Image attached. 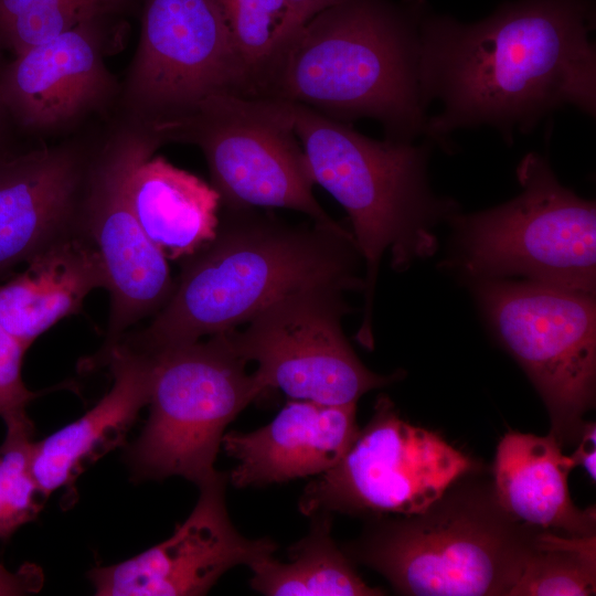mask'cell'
Returning <instances> with one entry per match:
<instances>
[{
	"mask_svg": "<svg viewBox=\"0 0 596 596\" xmlns=\"http://www.w3.org/2000/svg\"><path fill=\"white\" fill-rule=\"evenodd\" d=\"M3 57L1 55L0 51V74L2 71V67L4 65ZM14 126L0 96V157L3 155H7L9 152H12V150L8 146V136L10 131V127Z\"/></svg>",
	"mask_w": 596,
	"mask_h": 596,
	"instance_id": "obj_31",
	"label": "cell"
},
{
	"mask_svg": "<svg viewBox=\"0 0 596 596\" xmlns=\"http://www.w3.org/2000/svg\"><path fill=\"white\" fill-rule=\"evenodd\" d=\"M159 145L149 129L123 134L89 163L84 230L102 259L109 315L104 342L81 362L83 372L102 368L108 352L129 329L158 312L173 290L167 258L143 233L130 199L134 170Z\"/></svg>",
	"mask_w": 596,
	"mask_h": 596,
	"instance_id": "obj_12",
	"label": "cell"
},
{
	"mask_svg": "<svg viewBox=\"0 0 596 596\" xmlns=\"http://www.w3.org/2000/svg\"><path fill=\"white\" fill-rule=\"evenodd\" d=\"M592 14L585 0H520L473 24L421 20L424 93L443 103L425 132L481 124L526 129L566 104L595 115Z\"/></svg>",
	"mask_w": 596,
	"mask_h": 596,
	"instance_id": "obj_1",
	"label": "cell"
},
{
	"mask_svg": "<svg viewBox=\"0 0 596 596\" xmlns=\"http://www.w3.org/2000/svg\"><path fill=\"white\" fill-rule=\"evenodd\" d=\"M307 535L288 549L287 563L274 556L253 566L251 587L269 596L324 595L379 596L384 590L369 586L331 536V513L311 515Z\"/></svg>",
	"mask_w": 596,
	"mask_h": 596,
	"instance_id": "obj_22",
	"label": "cell"
},
{
	"mask_svg": "<svg viewBox=\"0 0 596 596\" xmlns=\"http://www.w3.org/2000/svg\"><path fill=\"white\" fill-rule=\"evenodd\" d=\"M477 464L435 432L403 419L386 396L354 441L328 471L305 488L299 510L366 520L425 511Z\"/></svg>",
	"mask_w": 596,
	"mask_h": 596,
	"instance_id": "obj_10",
	"label": "cell"
},
{
	"mask_svg": "<svg viewBox=\"0 0 596 596\" xmlns=\"http://www.w3.org/2000/svg\"><path fill=\"white\" fill-rule=\"evenodd\" d=\"M296 135L306 153L315 184L345 210L365 266L363 318L356 339L373 343L372 309L379 266L391 254L395 270L432 255L435 226L456 214L450 200L429 189L428 147L385 138L375 140L350 124L292 103Z\"/></svg>",
	"mask_w": 596,
	"mask_h": 596,
	"instance_id": "obj_4",
	"label": "cell"
},
{
	"mask_svg": "<svg viewBox=\"0 0 596 596\" xmlns=\"http://www.w3.org/2000/svg\"><path fill=\"white\" fill-rule=\"evenodd\" d=\"M352 233L294 224L258 207H223L212 241L183 258L167 302L121 343L150 355L236 329L274 301L333 284L363 291Z\"/></svg>",
	"mask_w": 596,
	"mask_h": 596,
	"instance_id": "obj_2",
	"label": "cell"
},
{
	"mask_svg": "<svg viewBox=\"0 0 596 596\" xmlns=\"http://www.w3.org/2000/svg\"><path fill=\"white\" fill-rule=\"evenodd\" d=\"M2 419L7 430L0 446V540H8L38 517L46 498L31 470L33 423L25 411Z\"/></svg>",
	"mask_w": 596,
	"mask_h": 596,
	"instance_id": "obj_25",
	"label": "cell"
},
{
	"mask_svg": "<svg viewBox=\"0 0 596 596\" xmlns=\"http://www.w3.org/2000/svg\"><path fill=\"white\" fill-rule=\"evenodd\" d=\"M522 192L482 212L450 219L455 263L477 279L526 280L595 295L596 207L556 179L545 158L518 166Z\"/></svg>",
	"mask_w": 596,
	"mask_h": 596,
	"instance_id": "obj_6",
	"label": "cell"
},
{
	"mask_svg": "<svg viewBox=\"0 0 596 596\" xmlns=\"http://www.w3.org/2000/svg\"><path fill=\"white\" fill-rule=\"evenodd\" d=\"M0 283V324L26 349L62 319L77 315L95 289H106L102 259L84 236L60 242Z\"/></svg>",
	"mask_w": 596,
	"mask_h": 596,
	"instance_id": "obj_20",
	"label": "cell"
},
{
	"mask_svg": "<svg viewBox=\"0 0 596 596\" xmlns=\"http://www.w3.org/2000/svg\"><path fill=\"white\" fill-rule=\"evenodd\" d=\"M129 0H0V25L22 22L50 33L119 11Z\"/></svg>",
	"mask_w": 596,
	"mask_h": 596,
	"instance_id": "obj_26",
	"label": "cell"
},
{
	"mask_svg": "<svg viewBox=\"0 0 596 596\" xmlns=\"http://www.w3.org/2000/svg\"><path fill=\"white\" fill-rule=\"evenodd\" d=\"M130 199L143 233L167 259L192 255L216 234L219 192L162 157L149 156L137 164Z\"/></svg>",
	"mask_w": 596,
	"mask_h": 596,
	"instance_id": "obj_21",
	"label": "cell"
},
{
	"mask_svg": "<svg viewBox=\"0 0 596 596\" xmlns=\"http://www.w3.org/2000/svg\"><path fill=\"white\" fill-rule=\"evenodd\" d=\"M473 470L425 511L369 519L341 547L411 596H509L542 529L499 503Z\"/></svg>",
	"mask_w": 596,
	"mask_h": 596,
	"instance_id": "obj_5",
	"label": "cell"
},
{
	"mask_svg": "<svg viewBox=\"0 0 596 596\" xmlns=\"http://www.w3.org/2000/svg\"><path fill=\"white\" fill-rule=\"evenodd\" d=\"M104 366L113 375L108 393L79 418L33 443L31 470L45 498L60 489H73L86 468L124 444L148 405L152 355L118 343L108 352Z\"/></svg>",
	"mask_w": 596,
	"mask_h": 596,
	"instance_id": "obj_18",
	"label": "cell"
},
{
	"mask_svg": "<svg viewBox=\"0 0 596 596\" xmlns=\"http://www.w3.org/2000/svg\"><path fill=\"white\" fill-rule=\"evenodd\" d=\"M149 417L125 450L132 479H214L225 428L266 391L235 350L230 331L153 354Z\"/></svg>",
	"mask_w": 596,
	"mask_h": 596,
	"instance_id": "obj_7",
	"label": "cell"
},
{
	"mask_svg": "<svg viewBox=\"0 0 596 596\" xmlns=\"http://www.w3.org/2000/svg\"><path fill=\"white\" fill-rule=\"evenodd\" d=\"M228 476L220 472L199 487L190 515L166 541L120 563L92 568L98 596L205 595L228 570L274 555L276 543L248 539L233 525L226 503Z\"/></svg>",
	"mask_w": 596,
	"mask_h": 596,
	"instance_id": "obj_14",
	"label": "cell"
},
{
	"mask_svg": "<svg viewBox=\"0 0 596 596\" xmlns=\"http://www.w3.org/2000/svg\"><path fill=\"white\" fill-rule=\"evenodd\" d=\"M221 93L244 95V79L215 0H145L128 97L146 125Z\"/></svg>",
	"mask_w": 596,
	"mask_h": 596,
	"instance_id": "obj_13",
	"label": "cell"
},
{
	"mask_svg": "<svg viewBox=\"0 0 596 596\" xmlns=\"http://www.w3.org/2000/svg\"><path fill=\"white\" fill-rule=\"evenodd\" d=\"M339 1L340 0H286L288 7V23L284 43L316 14Z\"/></svg>",
	"mask_w": 596,
	"mask_h": 596,
	"instance_id": "obj_29",
	"label": "cell"
},
{
	"mask_svg": "<svg viewBox=\"0 0 596 596\" xmlns=\"http://www.w3.org/2000/svg\"><path fill=\"white\" fill-rule=\"evenodd\" d=\"M98 18L35 45L6 62L0 96L14 126L38 130L65 123L110 87Z\"/></svg>",
	"mask_w": 596,
	"mask_h": 596,
	"instance_id": "obj_16",
	"label": "cell"
},
{
	"mask_svg": "<svg viewBox=\"0 0 596 596\" xmlns=\"http://www.w3.org/2000/svg\"><path fill=\"white\" fill-rule=\"evenodd\" d=\"M43 584L39 566L24 564L11 572L0 564V596H18L38 593Z\"/></svg>",
	"mask_w": 596,
	"mask_h": 596,
	"instance_id": "obj_28",
	"label": "cell"
},
{
	"mask_svg": "<svg viewBox=\"0 0 596 596\" xmlns=\"http://www.w3.org/2000/svg\"><path fill=\"white\" fill-rule=\"evenodd\" d=\"M345 291L333 284L306 287L267 306L244 330H230L236 352L257 364L254 375L266 392L348 405L401 377L400 371L381 375L369 370L355 354L342 329L351 311Z\"/></svg>",
	"mask_w": 596,
	"mask_h": 596,
	"instance_id": "obj_11",
	"label": "cell"
},
{
	"mask_svg": "<svg viewBox=\"0 0 596 596\" xmlns=\"http://www.w3.org/2000/svg\"><path fill=\"white\" fill-rule=\"evenodd\" d=\"M227 26L244 79V96H257L283 45L286 0H215Z\"/></svg>",
	"mask_w": 596,
	"mask_h": 596,
	"instance_id": "obj_24",
	"label": "cell"
},
{
	"mask_svg": "<svg viewBox=\"0 0 596 596\" xmlns=\"http://www.w3.org/2000/svg\"><path fill=\"white\" fill-rule=\"evenodd\" d=\"M421 2L340 0L275 55L257 97L281 99L350 124L380 121L385 138L426 131Z\"/></svg>",
	"mask_w": 596,
	"mask_h": 596,
	"instance_id": "obj_3",
	"label": "cell"
},
{
	"mask_svg": "<svg viewBox=\"0 0 596 596\" xmlns=\"http://www.w3.org/2000/svg\"><path fill=\"white\" fill-rule=\"evenodd\" d=\"M149 130L161 143L185 142L201 149L221 206L288 209L323 226L342 227L313 195L292 103L221 93Z\"/></svg>",
	"mask_w": 596,
	"mask_h": 596,
	"instance_id": "obj_8",
	"label": "cell"
},
{
	"mask_svg": "<svg viewBox=\"0 0 596 596\" xmlns=\"http://www.w3.org/2000/svg\"><path fill=\"white\" fill-rule=\"evenodd\" d=\"M89 163L66 147L0 157V283L51 246L87 237L83 206Z\"/></svg>",
	"mask_w": 596,
	"mask_h": 596,
	"instance_id": "obj_15",
	"label": "cell"
},
{
	"mask_svg": "<svg viewBox=\"0 0 596 596\" xmlns=\"http://www.w3.org/2000/svg\"><path fill=\"white\" fill-rule=\"evenodd\" d=\"M497 338L541 395L560 446L578 440L596 384L595 295L532 280L477 279Z\"/></svg>",
	"mask_w": 596,
	"mask_h": 596,
	"instance_id": "obj_9",
	"label": "cell"
},
{
	"mask_svg": "<svg viewBox=\"0 0 596 596\" xmlns=\"http://www.w3.org/2000/svg\"><path fill=\"white\" fill-rule=\"evenodd\" d=\"M26 348L0 324V416L25 411L41 395L30 391L22 379V362Z\"/></svg>",
	"mask_w": 596,
	"mask_h": 596,
	"instance_id": "obj_27",
	"label": "cell"
},
{
	"mask_svg": "<svg viewBox=\"0 0 596 596\" xmlns=\"http://www.w3.org/2000/svg\"><path fill=\"white\" fill-rule=\"evenodd\" d=\"M574 468L551 433L509 432L494 457L497 499L525 524L568 535H595V507L578 509L570 497L567 479Z\"/></svg>",
	"mask_w": 596,
	"mask_h": 596,
	"instance_id": "obj_19",
	"label": "cell"
},
{
	"mask_svg": "<svg viewBox=\"0 0 596 596\" xmlns=\"http://www.w3.org/2000/svg\"><path fill=\"white\" fill-rule=\"evenodd\" d=\"M355 407L290 398L267 425L225 433L222 446L237 460L228 480L236 488L264 487L328 471L358 436Z\"/></svg>",
	"mask_w": 596,
	"mask_h": 596,
	"instance_id": "obj_17",
	"label": "cell"
},
{
	"mask_svg": "<svg viewBox=\"0 0 596 596\" xmlns=\"http://www.w3.org/2000/svg\"><path fill=\"white\" fill-rule=\"evenodd\" d=\"M596 590V536L542 529L509 596H587Z\"/></svg>",
	"mask_w": 596,
	"mask_h": 596,
	"instance_id": "obj_23",
	"label": "cell"
},
{
	"mask_svg": "<svg viewBox=\"0 0 596 596\" xmlns=\"http://www.w3.org/2000/svg\"><path fill=\"white\" fill-rule=\"evenodd\" d=\"M576 450L571 455V458L575 467H583L589 477L596 479V425L595 423H585L579 438Z\"/></svg>",
	"mask_w": 596,
	"mask_h": 596,
	"instance_id": "obj_30",
	"label": "cell"
}]
</instances>
